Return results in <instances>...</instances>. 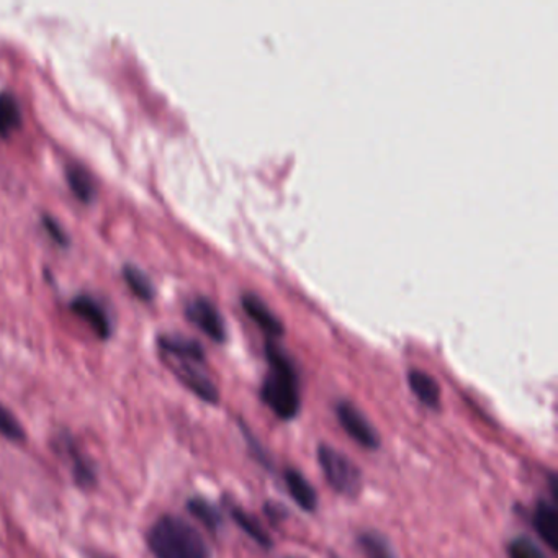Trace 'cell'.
<instances>
[{"label":"cell","instance_id":"ffe728a7","mask_svg":"<svg viewBox=\"0 0 558 558\" xmlns=\"http://www.w3.org/2000/svg\"><path fill=\"white\" fill-rule=\"evenodd\" d=\"M509 558H547L542 548L525 535L512 538L508 545Z\"/></svg>","mask_w":558,"mask_h":558},{"label":"cell","instance_id":"3957f363","mask_svg":"<svg viewBox=\"0 0 558 558\" xmlns=\"http://www.w3.org/2000/svg\"><path fill=\"white\" fill-rule=\"evenodd\" d=\"M156 558H211L210 545L195 525L179 515H162L146 535Z\"/></svg>","mask_w":558,"mask_h":558},{"label":"cell","instance_id":"8992f818","mask_svg":"<svg viewBox=\"0 0 558 558\" xmlns=\"http://www.w3.org/2000/svg\"><path fill=\"white\" fill-rule=\"evenodd\" d=\"M185 316L211 341L225 342V339H227V326H225L223 316L210 300L202 299V296L191 300L185 306Z\"/></svg>","mask_w":558,"mask_h":558},{"label":"cell","instance_id":"44dd1931","mask_svg":"<svg viewBox=\"0 0 558 558\" xmlns=\"http://www.w3.org/2000/svg\"><path fill=\"white\" fill-rule=\"evenodd\" d=\"M44 227L45 230L48 231V234H50L51 240L54 241V243L60 244V246L66 247L68 244H70V238H68L66 231L61 228V225L58 223L54 218L48 217V215H45L44 217Z\"/></svg>","mask_w":558,"mask_h":558},{"label":"cell","instance_id":"7402d4cb","mask_svg":"<svg viewBox=\"0 0 558 558\" xmlns=\"http://www.w3.org/2000/svg\"><path fill=\"white\" fill-rule=\"evenodd\" d=\"M266 512L267 515H269L272 521H277V519H283V509L280 508L279 505H270V502H267L266 506Z\"/></svg>","mask_w":558,"mask_h":558},{"label":"cell","instance_id":"d6986e66","mask_svg":"<svg viewBox=\"0 0 558 558\" xmlns=\"http://www.w3.org/2000/svg\"><path fill=\"white\" fill-rule=\"evenodd\" d=\"M0 436H4L11 442H24L27 437L21 421L4 404H0Z\"/></svg>","mask_w":558,"mask_h":558},{"label":"cell","instance_id":"cb8c5ba5","mask_svg":"<svg viewBox=\"0 0 558 558\" xmlns=\"http://www.w3.org/2000/svg\"><path fill=\"white\" fill-rule=\"evenodd\" d=\"M331 558H339V557H331Z\"/></svg>","mask_w":558,"mask_h":558},{"label":"cell","instance_id":"5bb4252c","mask_svg":"<svg viewBox=\"0 0 558 558\" xmlns=\"http://www.w3.org/2000/svg\"><path fill=\"white\" fill-rule=\"evenodd\" d=\"M230 514L233 521L236 522L238 527L247 537L253 538L259 547L266 548V550L272 548V537L267 534L266 529L263 527V524L253 514H250V512L244 511L243 508L236 505L230 506Z\"/></svg>","mask_w":558,"mask_h":558},{"label":"cell","instance_id":"8fae6325","mask_svg":"<svg viewBox=\"0 0 558 558\" xmlns=\"http://www.w3.org/2000/svg\"><path fill=\"white\" fill-rule=\"evenodd\" d=\"M408 385H410L411 393L423 407L433 411L440 410V387L433 375L426 374L420 368H411L408 372Z\"/></svg>","mask_w":558,"mask_h":558},{"label":"cell","instance_id":"9c48e42d","mask_svg":"<svg viewBox=\"0 0 558 558\" xmlns=\"http://www.w3.org/2000/svg\"><path fill=\"white\" fill-rule=\"evenodd\" d=\"M71 310H73L74 315L84 319L102 341H106L112 335V323H110L106 308L93 296H76L71 303Z\"/></svg>","mask_w":558,"mask_h":558},{"label":"cell","instance_id":"30bf717a","mask_svg":"<svg viewBox=\"0 0 558 558\" xmlns=\"http://www.w3.org/2000/svg\"><path fill=\"white\" fill-rule=\"evenodd\" d=\"M283 482H286L290 498L299 505L300 509L305 512L316 511L319 502L318 493L300 470L287 469L283 472Z\"/></svg>","mask_w":558,"mask_h":558},{"label":"cell","instance_id":"603a6c76","mask_svg":"<svg viewBox=\"0 0 558 558\" xmlns=\"http://www.w3.org/2000/svg\"><path fill=\"white\" fill-rule=\"evenodd\" d=\"M96 558H110V557H96Z\"/></svg>","mask_w":558,"mask_h":558},{"label":"cell","instance_id":"2e32d148","mask_svg":"<svg viewBox=\"0 0 558 558\" xmlns=\"http://www.w3.org/2000/svg\"><path fill=\"white\" fill-rule=\"evenodd\" d=\"M187 511L194 515L197 521H201L208 531L217 532L223 525V514L220 508L208 499L202 496H194L187 501Z\"/></svg>","mask_w":558,"mask_h":558},{"label":"cell","instance_id":"7c38bea8","mask_svg":"<svg viewBox=\"0 0 558 558\" xmlns=\"http://www.w3.org/2000/svg\"><path fill=\"white\" fill-rule=\"evenodd\" d=\"M243 308L246 310L247 316L270 338H280L283 335L282 323L259 296L253 295V293L244 295Z\"/></svg>","mask_w":558,"mask_h":558},{"label":"cell","instance_id":"ba28073f","mask_svg":"<svg viewBox=\"0 0 558 558\" xmlns=\"http://www.w3.org/2000/svg\"><path fill=\"white\" fill-rule=\"evenodd\" d=\"M535 532L551 550H558V505L557 496L551 499H538L532 514Z\"/></svg>","mask_w":558,"mask_h":558},{"label":"cell","instance_id":"52a82bcc","mask_svg":"<svg viewBox=\"0 0 558 558\" xmlns=\"http://www.w3.org/2000/svg\"><path fill=\"white\" fill-rule=\"evenodd\" d=\"M58 450L63 453L64 459L70 463L74 483L83 489L94 488L97 482L96 466L84 456L83 450L80 449L76 440L70 434L58 437Z\"/></svg>","mask_w":558,"mask_h":558},{"label":"cell","instance_id":"7a4b0ae2","mask_svg":"<svg viewBox=\"0 0 558 558\" xmlns=\"http://www.w3.org/2000/svg\"><path fill=\"white\" fill-rule=\"evenodd\" d=\"M266 359L269 372L260 385V401L279 420L293 421L300 414L299 374L287 352L270 339L266 342Z\"/></svg>","mask_w":558,"mask_h":558},{"label":"cell","instance_id":"5b68a950","mask_svg":"<svg viewBox=\"0 0 558 558\" xmlns=\"http://www.w3.org/2000/svg\"><path fill=\"white\" fill-rule=\"evenodd\" d=\"M335 413L344 433L359 446L367 450H377L380 447V434L352 401H338Z\"/></svg>","mask_w":558,"mask_h":558},{"label":"cell","instance_id":"e0dca14e","mask_svg":"<svg viewBox=\"0 0 558 558\" xmlns=\"http://www.w3.org/2000/svg\"><path fill=\"white\" fill-rule=\"evenodd\" d=\"M357 547L365 558H397L388 538L377 531L361 532L357 535Z\"/></svg>","mask_w":558,"mask_h":558},{"label":"cell","instance_id":"9a60e30c","mask_svg":"<svg viewBox=\"0 0 558 558\" xmlns=\"http://www.w3.org/2000/svg\"><path fill=\"white\" fill-rule=\"evenodd\" d=\"M22 126V112L11 93H0V138H9Z\"/></svg>","mask_w":558,"mask_h":558},{"label":"cell","instance_id":"4fadbf2b","mask_svg":"<svg viewBox=\"0 0 558 558\" xmlns=\"http://www.w3.org/2000/svg\"><path fill=\"white\" fill-rule=\"evenodd\" d=\"M66 181L77 201L90 204L96 198L97 189L93 175L84 166L70 165L66 168Z\"/></svg>","mask_w":558,"mask_h":558},{"label":"cell","instance_id":"ac0fdd59","mask_svg":"<svg viewBox=\"0 0 558 558\" xmlns=\"http://www.w3.org/2000/svg\"><path fill=\"white\" fill-rule=\"evenodd\" d=\"M123 279H125L126 286L132 290L133 295L142 302H153L156 296L155 283L149 279L148 274L143 272L138 267L125 266L123 267Z\"/></svg>","mask_w":558,"mask_h":558},{"label":"cell","instance_id":"6da1fadb","mask_svg":"<svg viewBox=\"0 0 558 558\" xmlns=\"http://www.w3.org/2000/svg\"><path fill=\"white\" fill-rule=\"evenodd\" d=\"M162 361L189 391L208 404L220 403V390L207 371L205 351L194 339L178 335L158 338Z\"/></svg>","mask_w":558,"mask_h":558},{"label":"cell","instance_id":"277c9868","mask_svg":"<svg viewBox=\"0 0 558 558\" xmlns=\"http://www.w3.org/2000/svg\"><path fill=\"white\" fill-rule=\"evenodd\" d=\"M316 459H318L319 469H322L326 482L338 495L349 499L361 496L364 478H362L361 469L354 460L349 459L341 450L323 442L316 450Z\"/></svg>","mask_w":558,"mask_h":558}]
</instances>
